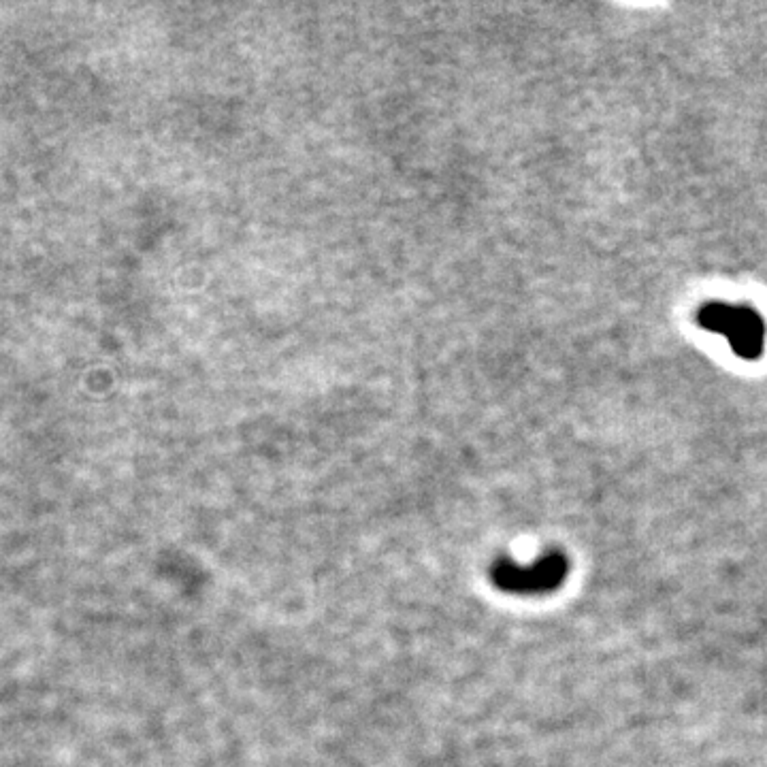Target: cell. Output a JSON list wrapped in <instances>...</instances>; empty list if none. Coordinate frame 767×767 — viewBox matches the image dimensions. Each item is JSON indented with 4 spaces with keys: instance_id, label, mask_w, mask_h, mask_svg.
I'll return each instance as SVG.
<instances>
[{
    "instance_id": "cell-1",
    "label": "cell",
    "mask_w": 767,
    "mask_h": 767,
    "mask_svg": "<svg viewBox=\"0 0 767 767\" xmlns=\"http://www.w3.org/2000/svg\"><path fill=\"white\" fill-rule=\"evenodd\" d=\"M569 559L563 552H548L529 565L501 559L491 567V580L503 593L546 595L557 591L567 580Z\"/></svg>"
},
{
    "instance_id": "cell-2",
    "label": "cell",
    "mask_w": 767,
    "mask_h": 767,
    "mask_svg": "<svg viewBox=\"0 0 767 767\" xmlns=\"http://www.w3.org/2000/svg\"><path fill=\"white\" fill-rule=\"evenodd\" d=\"M697 320L704 329L727 335L731 348L742 358L757 361L761 356L765 341V324L753 307L710 303L701 309Z\"/></svg>"
}]
</instances>
